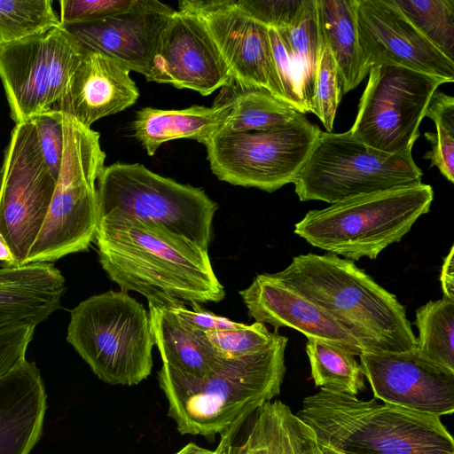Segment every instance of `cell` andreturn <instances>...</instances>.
I'll return each instance as SVG.
<instances>
[{
	"label": "cell",
	"mask_w": 454,
	"mask_h": 454,
	"mask_svg": "<svg viewBox=\"0 0 454 454\" xmlns=\"http://www.w3.org/2000/svg\"><path fill=\"white\" fill-rule=\"evenodd\" d=\"M67 340L102 381L137 385L151 374L149 313L123 291L90 296L71 310Z\"/></svg>",
	"instance_id": "8992f818"
},
{
	"label": "cell",
	"mask_w": 454,
	"mask_h": 454,
	"mask_svg": "<svg viewBox=\"0 0 454 454\" xmlns=\"http://www.w3.org/2000/svg\"><path fill=\"white\" fill-rule=\"evenodd\" d=\"M307 340L306 353L317 387L351 395L364 389L362 367L354 354L318 339Z\"/></svg>",
	"instance_id": "f546056e"
},
{
	"label": "cell",
	"mask_w": 454,
	"mask_h": 454,
	"mask_svg": "<svg viewBox=\"0 0 454 454\" xmlns=\"http://www.w3.org/2000/svg\"><path fill=\"white\" fill-rule=\"evenodd\" d=\"M97 194L98 219L116 216L154 223L208 250L218 206L202 189L139 163H114L104 167Z\"/></svg>",
	"instance_id": "ba28073f"
},
{
	"label": "cell",
	"mask_w": 454,
	"mask_h": 454,
	"mask_svg": "<svg viewBox=\"0 0 454 454\" xmlns=\"http://www.w3.org/2000/svg\"><path fill=\"white\" fill-rule=\"evenodd\" d=\"M65 278L52 262L0 268V331L36 326L60 306Z\"/></svg>",
	"instance_id": "7402d4cb"
},
{
	"label": "cell",
	"mask_w": 454,
	"mask_h": 454,
	"mask_svg": "<svg viewBox=\"0 0 454 454\" xmlns=\"http://www.w3.org/2000/svg\"><path fill=\"white\" fill-rule=\"evenodd\" d=\"M287 341L278 333L269 348L228 359L203 377L186 375L163 364L159 384L179 433L213 437L239 428L279 394Z\"/></svg>",
	"instance_id": "7a4b0ae2"
},
{
	"label": "cell",
	"mask_w": 454,
	"mask_h": 454,
	"mask_svg": "<svg viewBox=\"0 0 454 454\" xmlns=\"http://www.w3.org/2000/svg\"><path fill=\"white\" fill-rule=\"evenodd\" d=\"M47 395L27 359L0 377V454H29L43 434Z\"/></svg>",
	"instance_id": "44dd1931"
},
{
	"label": "cell",
	"mask_w": 454,
	"mask_h": 454,
	"mask_svg": "<svg viewBox=\"0 0 454 454\" xmlns=\"http://www.w3.org/2000/svg\"><path fill=\"white\" fill-rule=\"evenodd\" d=\"M414 325L418 356L434 365L454 372V300L442 297L416 310Z\"/></svg>",
	"instance_id": "f1b7e54d"
},
{
	"label": "cell",
	"mask_w": 454,
	"mask_h": 454,
	"mask_svg": "<svg viewBox=\"0 0 454 454\" xmlns=\"http://www.w3.org/2000/svg\"><path fill=\"white\" fill-rule=\"evenodd\" d=\"M319 131L300 114L277 129L216 133L205 144L207 158L219 180L273 192L294 183Z\"/></svg>",
	"instance_id": "30bf717a"
},
{
	"label": "cell",
	"mask_w": 454,
	"mask_h": 454,
	"mask_svg": "<svg viewBox=\"0 0 454 454\" xmlns=\"http://www.w3.org/2000/svg\"><path fill=\"white\" fill-rule=\"evenodd\" d=\"M314 454H323V453L320 451V450L318 449L317 444V447H316V450H315Z\"/></svg>",
	"instance_id": "f6af8a7d"
},
{
	"label": "cell",
	"mask_w": 454,
	"mask_h": 454,
	"mask_svg": "<svg viewBox=\"0 0 454 454\" xmlns=\"http://www.w3.org/2000/svg\"><path fill=\"white\" fill-rule=\"evenodd\" d=\"M433 200L432 186L421 182L359 194L309 210L295 223L294 233L345 259H376L429 212Z\"/></svg>",
	"instance_id": "5b68a950"
},
{
	"label": "cell",
	"mask_w": 454,
	"mask_h": 454,
	"mask_svg": "<svg viewBox=\"0 0 454 454\" xmlns=\"http://www.w3.org/2000/svg\"><path fill=\"white\" fill-rule=\"evenodd\" d=\"M55 184L33 121L16 123L0 170V234L11 249L15 266L26 264L44 223Z\"/></svg>",
	"instance_id": "4fadbf2b"
},
{
	"label": "cell",
	"mask_w": 454,
	"mask_h": 454,
	"mask_svg": "<svg viewBox=\"0 0 454 454\" xmlns=\"http://www.w3.org/2000/svg\"><path fill=\"white\" fill-rule=\"evenodd\" d=\"M311 430L323 454H454V441L440 417L376 398L327 391L303 399L295 413Z\"/></svg>",
	"instance_id": "277c9868"
},
{
	"label": "cell",
	"mask_w": 454,
	"mask_h": 454,
	"mask_svg": "<svg viewBox=\"0 0 454 454\" xmlns=\"http://www.w3.org/2000/svg\"><path fill=\"white\" fill-rule=\"evenodd\" d=\"M175 12L157 0H137L127 12L105 19L62 25L85 51L104 54L146 75L160 35Z\"/></svg>",
	"instance_id": "ac0fdd59"
},
{
	"label": "cell",
	"mask_w": 454,
	"mask_h": 454,
	"mask_svg": "<svg viewBox=\"0 0 454 454\" xmlns=\"http://www.w3.org/2000/svg\"><path fill=\"white\" fill-rule=\"evenodd\" d=\"M440 280L443 297L454 300L453 247H451L449 254L444 259Z\"/></svg>",
	"instance_id": "7bdbcfd3"
},
{
	"label": "cell",
	"mask_w": 454,
	"mask_h": 454,
	"mask_svg": "<svg viewBox=\"0 0 454 454\" xmlns=\"http://www.w3.org/2000/svg\"><path fill=\"white\" fill-rule=\"evenodd\" d=\"M137 0H61V25L105 19L131 9Z\"/></svg>",
	"instance_id": "74e56055"
},
{
	"label": "cell",
	"mask_w": 454,
	"mask_h": 454,
	"mask_svg": "<svg viewBox=\"0 0 454 454\" xmlns=\"http://www.w3.org/2000/svg\"><path fill=\"white\" fill-rule=\"evenodd\" d=\"M130 71L116 60L85 51L64 93L52 109L86 128L134 105L138 89Z\"/></svg>",
	"instance_id": "ffe728a7"
},
{
	"label": "cell",
	"mask_w": 454,
	"mask_h": 454,
	"mask_svg": "<svg viewBox=\"0 0 454 454\" xmlns=\"http://www.w3.org/2000/svg\"><path fill=\"white\" fill-rule=\"evenodd\" d=\"M425 116L435 124V132H426L431 150L424 156L430 160V168L437 167L450 183L454 182V98L442 91H435Z\"/></svg>",
	"instance_id": "d6a6232c"
},
{
	"label": "cell",
	"mask_w": 454,
	"mask_h": 454,
	"mask_svg": "<svg viewBox=\"0 0 454 454\" xmlns=\"http://www.w3.org/2000/svg\"><path fill=\"white\" fill-rule=\"evenodd\" d=\"M83 54L62 25L0 44V78L15 124L54 107Z\"/></svg>",
	"instance_id": "7c38bea8"
},
{
	"label": "cell",
	"mask_w": 454,
	"mask_h": 454,
	"mask_svg": "<svg viewBox=\"0 0 454 454\" xmlns=\"http://www.w3.org/2000/svg\"><path fill=\"white\" fill-rule=\"evenodd\" d=\"M407 20L434 47L454 61V1L394 0Z\"/></svg>",
	"instance_id": "4dcf8cb0"
},
{
	"label": "cell",
	"mask_w": 454,
	"mask_h": 454,
	"mask_svg": "<svg viewBox=\"0 0 454 454\" xmlns=\"http://www.w3.org/2000/svg\"><path fill=\"white\" fill-rule=\"evenodd\" d=\"M0 261L5 266H15L14 257L4 237L0 234Z\"/></svg>",
	"instance_id": "ee69618b"
},
{
	"label": "cell",
	"mask_w": 454,
	"mask_h": 454,
	"mask_svg": "<svg viewBox=\"0 0 454 454\" xmlns=\"http://www.w3.org/2000/svg\"><path fill=\"white\" fill-rule=\"evenodd\" d=\"M213 106L229 110L217 132L225 134L280 129L301 114L263 89L245 87L232 80L221 88Z\"/></svg>",
	"instance_id": "484cf974"
},
{
	"label": "cell",
	"mask_w": 454,
	"mask_h": 454,
	"mask_svg": "<svg viewBox=\"0 0 454 454\" xmlns=\"http://www.w3.org/2000/svg\"><path fill=\"white\" fill-rule=\"evenodd\" d=\"M254 413L244 442L231 454H314L311 430L286 404L270 401Z\"/></svg>",
	"instance_id": "d4e9b609"
},
{
	"label": "cell",
	"mask_w": 454,
	"mask_h": 454,
	"mask_svg": "<svg viewBox=\"0 0 454 454\" xmlns=\"http://www.w3.org/2000/svg\"><path fill=\"white\" fill-rule=\"evenodd\" d=\"M356 29L365 70L391 65L454 81V61L407 20L394 0H356Z\"/></svg>",
	"instance_id": "9a60e30c"
},
{
	"label": "cell",
	"mask_w": 454,
	"mask_h": 454,
	"mask_svg": "<svg viewBox=\"0 0 454 454\" xmlns=\"http://www.w3.org/2000/svg\"><path fill=\"white\" fill-rule=\"evenodd\" d=\"M148 82L212 94L230 80L228 67L202 22L193 13L175 10L158 43Z\"/></svg>",
	"instance_id": "2e32d148"
},
{
	"label": "cell",
	"mask_w": 454,
	"mask_h": 454,
	"mask_svg": "<svg viewBox=\"0 0 454 454\" xmlns=\"http://www.w3.org/2000/svg\"><path fill=\"white\" fill-rule=\"evenodd\" d=\"M303 0H236L237 4L251 18L269 28L291 25Z\"/></svg>",
	"instance_id": "f35d334b"
},
{
	"label": "cell",
	"mask_w": 454,
	"mask_h": 454,
	"mask_svg": "<svg viewBox=\"0 0 454 454\" xmlns=\"http://www.w3.org/2000/svg\"><path fill=\"white\" fill-rule=\"evenodd\" d=\"M99 262L121 291L165 296L186 306L225 296L205 250L162 225L126 217L98 219Z\"/></svg>",
	"instance_id": "6da1fadb"
},
{
	"label": "cell",
	"mask_w": 454,
	"mask_h": 454,
	"mask_svg": "<svg viewBox=\"0 0 454 454\" xmlns=\"http://www.w3.org/2000/svg\"><path fill=\"white\" fill-rule=\"evenodd\" d=\"M322 35L335 61L346 94L368 74L361 56L356 29V0H316Z\"/></svg>",
	"instance_id": "4316f807"
},
{
	"label": "cell",
	"mask_w": 454,
	"mask_h": 454,
	"mask_svg": "<svg viewBox=\"0 0 454 454\" xmlns=\"http://www.w3.org/2000/svg\"><path fill=\"white\" fill-rule=\"evenodd\" d=\"M237 430L231 428L222 434L218 447L212 450L200 447L194 442H190L175 454H231V441Z\"/></svg>",
	"instance_id": "b9f144b4"
},
{
	"label": "cell",
	"mask_w": 454,
	"mask_h": 454,
	"mask_svg": "<svg viewBox=\"0 0 454 454\" xmlns=\"http://www.w3.org/2000/svg\"><path fill=\"white\" fill-rule=\"evenodd\" d=\"M272 274L330 314L363 352L416 350L404 307L353 261L309 253L294 257L285 270Z\"/></svg>",
	"instance_id": "3957f363"
},
{
	"label": "cell",
	"mask_w": 454,
	"mask_h": 454,
	"mask_svg": "<svg viewBox=\"0 0 454 454\" xmlns=\"http://www.w3.org/2000/svg\"><path fill=\"white\" fill-rule=\"evenodd\" d=\"M422 176L411 151L388 153L365 145L349 131L320 129L293 184L301 201L333 204L359 194L419 183Z\"/></svg>",
	"instance_id": "9c48e42d"
},
{
	"label": "cell",
	"mask_w": 454,
	"mask_h": 454,
	"mask_svg": "<svg viewBox=\"0 0 454 454\" xmlns=\"http://www.w3.org/2000/svg\"><path fill=\"white\" fill-rule=\"evenodd\" d=\"M64 149L59 173L43 227L26 264L53 262L86 250L98 222L97 182L106 153L99 134L63 114Z\"/></svg>",
	"instance_id": "52a82bcc"
},
{
	"label": "cell",
	"mask_w": 454,
	"mask_h": 454,
	"mask_svg": "<svg viewBox=\"0 0 454 454\" xmlns=\"http://www.w3.org/2000/svg\"><path fill=\"white\" fill-rule=\"evenodd\" d=\"M228 116L227 108L213 105L179 110L144 107L137 112L132 129L147 154L153 156L162 144L174 139L190 138L205 145Z\"/></svg>",
	"instance_id": "cb8c5ba5"
},
{
	"label": "cell",
	"mask_w": 454,
	"mask_h": 454,
	"mask_svg": "<svg viewBox=\"0 0 454 454\" xmlns=\"http://www.w3.org/2000/svg\"><path fill=\"white\" fill-rule=\"evenodd\" d=\"M154 297L159 299L182 322L204 333L212 330L236 329L244 325L243 323H238L227 317L217 316L211 311L205 310L198 303L191 306L192 309H190L178 300L165 296Z\"/></svg>",
	"instance_id": "ab89813d"
},
{
	"label": "cell",
	"mask_w": 454,
	"mask_h": 454,
	"mask_svg": "<svg viewBox=\"0 0 454 454\" xmlns=\"http://www.w3.org/2000/svg\"><path fill=\"white\" fill-rule=\"evenodd\" d=\"M282 28L298 71L301 97L306 113H311L316 73L322 47L316 0H303L291 25Z\"/></svg>",
	"instance_id": "83f0119b"
},
{
	"label": "cell",
	"mask_w": 454,
	"mask_h": 454,
	"mask_svg": "<svg viewBox=\"0 0 454 454\" xmlns=\"http://www.w3.org/2000/svg\"><path fill=\"white\" fill-rule=\"evenodd\" d=\"M375 398L416 412L441 417L454 411V372L409 353L359 355Z\"/></svg>",
	"instance_id": "e0dca14e"
},
{
	"label": "cell",
	"mask_w": 454,
	"mask_h": 454,
	"mask_svg": "<svg viewBox=\"0 0 454 454\" xmlns=\"http://www.w3.org/2000/svg\"><path fill=\"white\" fill-rule=\"evenodd\" d=\"M35 128L43 158L57 181L64 149L63 114L51 109L30 119Z\"/></svg>",
	"instance_id": "8d00e7d4"
},
{
	"label": "cell",
	"mask_w": 454,
	"mask_h": 454,
	"mask_svg": "<svg viewBox=\"0 0 454 454\" xmlns=\"http://www.w3.org/2000/svg\"><path fill=\"white\" fill-rule=\"evenodd\" d=\"M178 7L202 22L228 67L231 80L245 87L263 89L284 103L269 27L248 16L236 0H183Z\"/></svg>",
	"instance_id": "5bb4252c"
},
{
	"label": "cell",
	"mask_w": 454,
	"mask_h": 454,
	"mask_svg": "<svg viewBox=\"0 0 454 454\" xmlns=\"http://www.w3.org/2000/svg\"><path fill=\"white\" fill-rule=\"evenodd\" d=\"M239 294L250 317L271 325L274 332L291 327L307 339L324 340L355 356L363 353L357 340L330 314L272 273L257 275Z\"/></svg>",
	"instance_id": "d6986e66"
},
{
	"label": "cell",
	"mask_w": 454,
	"mask_h": 454,
	"mask_svg": "<svg viewBox=\"0 0 454 454\" xmlns=\"http://www.w3.org/2000/svg\"><path fill=\"white\" fill-rule=\"evenodd\" d=\"M348 130L365 145L388 153L411 151L433 94L448 82L391 65L373 66Z\"/></svg>",
	"instance_id": "8fae6325"
},
{
	"label": "cell",
	"mask_w": 454,
	"mask_h": 454,
	"mask_svg": "<svg viewBox=\"0 0 454 454\" xmlns=\"http://www.w3.org/2000/svg\"><path fill=\"white\" fill-rule=\"evenodd\" d=\"M272 60L281 88L284 103L304 114L306 110L301 97L300 79L283 28H269Z\"/></svg>",
	"instance_id": "d590c367"
},
{
	"label": "cell",
	"mask_w": 454,
	"mask_h": 454,
	"mask_svg": "<svg viewBox=\"0 0 454 454\" xmlns=\"http://www.w3.org/2000/svg\"><path fill=\"white\" fill-rule=\"evenodd\" d=\"M147 301L154 343L164 364L203 377L228 360L211 346L204 332L182 322L159 299L150 297Z\"/></svg>",
	"instance_id": "603a6c76"
},
{
	"label": "cell",
	"mask_w": 454,
	"mask_h": 454,
	"mask_svg": "<svg viewBox=\"0 0 454 454\" xmlns=\"http://www.w3.org/2000/svg\"><path fill=\"white\" fill-rule=\"evenodd\" d=\"M278 332L270 333L264 324H244L236 329L206 332L211 346L225 359H236L269 348Z\"/></svg>",
	"instance_id": "e575fe53"
},
{
	"label": "cell",
	"mask_w": 454,
	"mask_h": 454,
	"mask_svg": "<svg viewBox=\"0 0 454 454\" xmlns=\"http://www.w3.org/2000/svg\"><path fill=\"white\" fill-rule=\"evenodd\" d=\"M61 25L51 0H0V44Z\"/></svg>",
	"instance_id": "1f68e13d"
},
{
	"label": "cell",
	"mask_w": 454,
	"mask_h": 454,
	"mask_svg": "<svg viewBox=\"0 0 454 454\" xmlns=\"http://www.w3.org/2000/svg\"><path fill=\"white\" fill-rule=\"evenodd\" d=\"M35 326L20 325L0 331V377L26 359Z\"/></svg>",
	"instance_id": "60d3db41"
},
{
	"label": "cell",
	"mask_w": 454,
	"mask_h": 454,
	"mask_svg": "<svg viewBox=\"0 0 454 454\" xmlns=\"http://www.w3.org/2000/svg\"><path fill=\"white\" fill-rule=\"evenodd\" d=\"M342 87L333 54L322 35V47L316 73L315 95L311 113L321 121L327 132L333 130Z\"/></svg>",
	"instance_id": "836d02e7"
}]
</instances>
